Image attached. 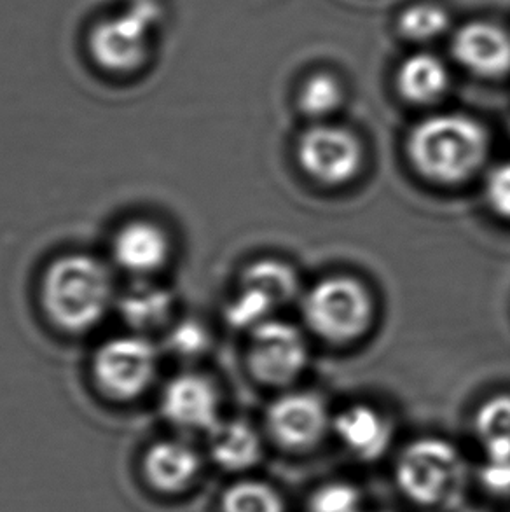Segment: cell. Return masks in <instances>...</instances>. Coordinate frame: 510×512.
<instances>
[{
    "label": "cell",
    "instance_id": "cell-1",
    "mask_svg": "<svg viewBox=\"0 0 510 512\" xmlns=\"http://www.w3.org/2000/svg\"><path fill=\"white\" fill-rule=\"evenodd\" d=\"M111 264L90 252L55 257L42 273L39 299L46 319L63 333H90L118 303Z\"/></svg>",
    "mask_w": 510,
    "mask_h": 512
},
{
    "label": "cell",
    "instance_id": "cell-2",
    "mask_svg": "<svg viewBox=\"0 0 510 512\" xmlns=\"http://www.w3.org/2000/svg\"><path fill=\"white\" fill-rule=\"evenodd\" d=\"M490 133L476 118L442 112L407 133L406 156L421 179L437 186H462L483 170L490 158Z\"/></svg>",
    "mask_w": 510,
    "mask_h": 512
},
{
    "label": "cell",
    "instance_id": "cell-3",
    "mask_svg": "<svg viewBox=\"0 0 510 512\" xmlns=\"http://www.w3.org/2000/svg\"><path fill=\"white\" fill-rule=\"evenodd\" d=\"M393 479L409 504L427 511L453 512L465 506L470 464L449 439L418 437L400 451Z\"/></svg>",
    "mask_w": 510,
    "mask_h": 512
},
{
    "label": "cell",
    "instance_id": "cell-4",
    "mask_svg": "<svg viewBox=\"0 0 510 512\" xmlns=\"http://www.w3.org/2000/svg\"><path fill=\"white\" fill-rule=\"evenodd\" d=\"M301 313L308 331L329 345H352L371 333L376 299L366 282L352 275H331L304 292Z\"/></svg>",
    "mask_w": 510,
    "mask_h": 512
},
{
    "label": "cell",
    "instance_id": "cell-5",
    "mask_svg": "<svg viewBox=\"0 0 510 512\" xmlns=\"http://www.w3.org/2000/svg\"><path fill=\"white\" fill-rule=\"evenodd\" d=\"M159 348L145 334L126 333L105 340L91 357V376L112 401H137L159 374Z\"/></svg>",
    "mask_w": 510,
    "mask_h": 512
},
{
    "label": "cell",
    "instance_id": "cell-6",
    "mask_svg": "<svg viewBox=\"0 0 510 512\" xmlns=\"http://www.w3.org/2000/svg\"><path fill=\"white\" fill-rule=\"evenodd\" d=\"M296 158L308 179L334 189L359 177L366 165V147L350 128L320 121L297 140Z\"/></svg>",
    "mask_w": 510,
    "mask_h": 512
},
{
    "label": "cell",
    "instance_id": "cell-7",
    "mask_svg": "<svg viewBox=\"0 0 510 512\" xmlns=\"http://www.w3.org/2000/svg\"><path fill=\"white\" fill-rule=\"evenodd\" d=\"M245 362L262 387H290L308 369L310 346L299 327L273 317L250 331Z\"/></svg>",
    "mask_w": 510,
    "mask_h": 512
},
{
    "label": "cell",
    "instance_id": "cell-8",
    "mask_svg": "<svg viewBox=\"0 0 510 512\" xmlns=\"http://www.w3.org/2000/svg\"><path fill=\"white\" fill-rule=\"evenodd\" d=\"M158 7L142 0L118 16L100 21L90 37L91 55L111 74H131L149 56L152 25L158 20Z\"/></svg>",
    "mask_w": 510,
    "mask_h": 512
},
{
    "label": "cell",
    "instance_id": "cell-9",
    "mask_svg": "<svg viewBox=\"0 0 510 512\" xmlns=\"http://www.w3.org/2000/svg\"><path fill=\"white\" fill-rule=\"evenodd\" d=\"M331 409L313 392H287L269 404L264 416L269 439L294 455L317 450L332 434Z\"/></svg>",
    "mask_w": 510,
    "mask_h": 512
},
{
    "label": "cell",
    "instance_id": "cell-10",
    "mask_svg": "<svg viewBox=\"0 0 510 512\" xmlns=\"http://www.w3.org/2000/svg\"><path fill=\"white\" fill-rule=\"evenodd\" d=\"M111 257L118 270L135 280L154 278L172 263V233L156 219H128L112 235Z\"/></svg>",
    "mask_w": 510,
    "mask_h": 512
},
{
    "label": "cell",
    "instance_id": "cell-11",
    "mask_svg": "<svg viewBox=\"0 0 510 512\" xmlns=\"http://www.w3.org/2000/svg\"><path fill=\"white\" fill-rule=\"evenodd\" d=\"M222 397L207 374L184 371L166 381L159 409L166 422L189 432H210L221 422Z\"/></svg>",
    "mask_w": 510,
    "mask_h": 512
},
{
    "label": "cell",
    "instance_id": "cell-12",
    "mask_svg": "<svg viewBox=\"0 0 510 512\" xmlns=\"http://www.w3.org/2000/svg\"><path fill=\"white\" fill-rule=\"evenodd\" d=\"M451 51L474 76L500 79L510 72V34L491 21H470L458 28Z\"/></svg>",
    "mask_w": 510,
    "mask_h": 512
},
{
    "label": "cell",
    "instance_id": "cell-13",
    "mask_svg": "<svg viewBox=\"0 0 510 512\" xmlns=\"http://www.w3.org/2000/svg\"><path fill=\"white\" fill-rule=\"evenodd\" d=\"M332 434L353 458L376 462L393 444V423L369 404H352L332 418Z\"/></svg>",
    "mask_w": 510,
    "mask_h": 512
},
{
    "label": "cell",
    "instance_id": "cell-14",
    "mask_svg": "<svg viewBox=\"0 0 510 512\" xmlns=\"http://www.w3.org/2000/svg\"><path fill=\"white\" fill-rule=\"evenodd\" d=\"M200 451L184 439H161L145 451L144 476L161 493L186 492L201 474Z\"/></svg>",
    "mask_w": 510,
    "mask_h": 512
},
{
    "label": "cell",
    "instance_id": "cell-15",
    "mask_svg": "<svg viewBox=\"0 0 510 512\" xmlns=\"http://www.w3.org/2000/svg\"><path fill=\"white\" fill-rule=\"evenodd\" d=\"M175 296L163 284H156L154 278L135 280L126 291L118 296L121 317L130 326L131 333L149 334L166 331L175 322Z\"/></svg>",
    "mask_w": 510,
    "mask_h": 512
},
{
    "label": "cell",
    "instance_id": "cell-16",
    "mask_svg": "<svg viewBox=\"0 0 510 512\" xmlns=\"http://www.w3.org/2000/svg\"><path fill=\"white\" fill-rule=\"evenodd\" d=\"M207 436L210 460L222 471L247 472L261 464L264 457L262 436L247 420L222 418Z\"/></svg>",
    "mask_w": 510,
    "mask_h": 512
},
{
    "label": "cell",
    "instance_id": "cell-17",
    "mask_svg": "<svg viewBox=\"0 0 510 512\" xmlns=\"http://www.w3.org/2000/svg\"><path fill=\"white\" fill-rule=\"evenodd\" d=\"M451 84L446 63L430 53H414L400 63L395 86L407 104L427 107L441 102Z\"/></svg>",
    "mask_w": 510,
    "mask_h": 512
},
{
    "label": "cell",
    "instance_id": "cell-18",
    "mask_svg": "<svg viewBox=\"0 0 510 512\" xmlns=\"http://www.w3.org/2000/svg\"><path fill=\"white\" fill-rule=\"evenodd\" d=\"M240 285L261 292L276 312L301 299V278L296 268L282 259L262 257L249 264L240 277Z\"/></svg>",
    "mask_w": 510,
    "mask_h": 512
},
{
    "label": "cell",
    "instance_id": "cell-19",
    "mask_svg": "<svg viewBox=\"0 0 510 512\" xmlns=\"http://www.w3.org/2000/svg\"><path fill=\"white\" fill-rule=\"evenodd\" d=\"M474 432L484 450V458H510V395H493L477 408Z\"/></svg>",
    "mask_w": 510,
    "mask_h": 512
},
{
    "label": "cell",
    "instance_id": "cell-20",
    "mask_svg": "<svg viewBox=\"0 0 510 512\" xmlns=\"http://www.w3.org/2000/svg\"><path fill=\"white\" fill-rule=\"evenodd\" d=\"M346 102L345 84L332 72H315L304 79L297 93L299 111L317 123L331 118Z\"/></svg>",
    "mask_w": 510,
    "mask_h": 512
},
{
    "label": "cell",
    "instance_id": "cell-21",
    "mask_svg": "<svg viewBox=\"0 0 510 512\" xmlns=\"http://www.w3.org/2000/svg\"><path fill=\"white\" fill-rule=\"evenodd\" d=\"M221 512H289L283 493L264 479H238L221 497Z\"/></svg>",
    "mask_w": 510,
    "mask_h": 512
},
{
    "label": "cell",
    "instance_id": "cell-22",
    "mask_svg": "<svg viewBox=\"0 0 510 512\" xmlns=\"http://www.w3.org/2000/svg\"><path fill=\"white\" fill-rule=\"evenodd\" d=\"M451 16L437 2H414L400 13L397 27L404 39L411 42H430L448 32Z\"/></svg>",
    "mask_w": 510,
    "mask_h": 512
},
{
    "label": "cell",
    "instance_id": "cell-23",
    "mask_svg": "<svg viewBox=\"0 0 510 512\" xmlns=\"http://www.w3.org/2000/svg\"><path fill=\"white\" fill-rule=\"evenodd\" d=\"M306 512H367L364 493L346 479L315 486L306 499Z\"/></svg>",
    "mask_w": 510,
    "mask_h": 512
},
{
    "label": "cell",
    "instance_id": "cell-24",
    "mask_svg": "<svg viewBox=\"0 0 510 512\" xmlns=\"http://www.w3.org/2000/svg\"><path fill=\"white\" fill-rule=\"evenodd\" d=\"M165 334L166 346L180 359H196L212 346V334L200 320H175Z\"/></svg>",
    "mask_w": 510,
    "mask_h": 512
},
{
    "label": "cell",
    "instance_id": "cell-25",
    "mask_svg": "<svg viewBox=\"0 0 510 512\" xmlns=\"http://www.w3.org/2000/svg\"><path fill=\"white\" fill-rule=\"evenodd\" d=\"M275 313V306L271 305L261 292L240 285L238 294L229 303L226 315H228L231 326L236 329H245L247 333H250L255 327L264 324L266 320L273 319Z\"/></svg>",
    "mask_w": 510,
    "mask_h": 512
},
{
    "label": "cell",
    "instance_id": "cell-26",
    "mask_svg": "<svg viewBox=\"0 0 510 512\" xmlns=\"http://www.w3.org/2000/svg\"><path fill=\"white\" fill-rule=\"evenodd\" d=\"M484 198L493 214L510 221V161L491 168L484 180Z\"/></svg>",
    "mask_w": 510,
    "mask_h": 512
},
{
    "label": "cell",
    "instance_id": "cell-27",
    "mask_svg": "<svg viewBox=\"0 0 510 512\" xmlns=\"http://www.w3.org/2000/svg\"><path fill=\"white\" fill-rule=\"evenodd\" d=\"M479 481L493 495L509 497L510 458H502V460L484 458V465L479 471Z\"/></svg>",
    "mask_w": 510,
    "mask_h": 512
},
{
    "label": "cell",
    "instance_id": "cell-28",
    "mask_svg": "<svg viewBox=\"0 0 510 512\" xmlns=\"http://www.w3.org/2000/svg\"><path fill=\"white\" fill-rule=\"evenodd\" d=\"M453 512H490V511H486V509H479V507L463 506V507H460V509H456V511H453Z\"/></svg>",
    "mask_w": 510,
    "mask_h": 512
},
{
    "label": "cell",
    "instance_id": "cell-29",
    "mask_svg": "<svg viewBox=\"0 0 510 512\" xmlns=\"http://www.w3.org/2000/svg\"><path fill=\"white\" fill-rule=\"evenodd\" d=\"M367 512H393V511H388V509H378V511H367Z\"/></svg>",
    "mask_w": 510,
    "mask_h": 512
}]
</instances>
